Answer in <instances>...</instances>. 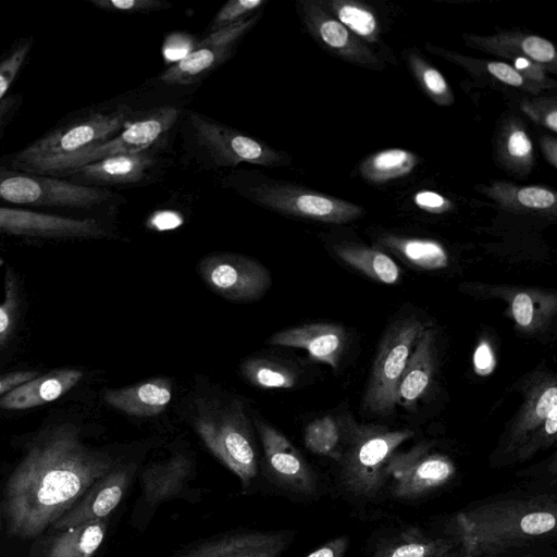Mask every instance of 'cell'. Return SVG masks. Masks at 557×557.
<instances>
[{
  "instance_id": "obj_1",
  "label": "cell",
  "mask_w": 557,
  "mask_h": 557,
  "mask_svg": "<svg viewBox=\"0 0 557 557\" xmlns=\"http://www.w3.org/2000/svg\"><path fill=\"white\" fill-rule=\"evenodd\" d=\"M115 466L109 455L87 448L73 425L46 430L9 478L8 531L25 539L39 535Z\"/></svg>"
},
{
  "instance_id": "obj_2",
  "label": "cell",
  "mask_w": 557,
  "mask_h": 557,
  "mask_svg": "<svg viewBox=\"0 0 557 557\" xmlns=\"http://www.w3.org/2000/svg\"><path fill=\"white\" fill-rule=\"evenodd\" d=\"M556 504L549 498L505 499L458 512V557H496L554 531Z\"/></svg>"
},
{
  "instance_id": "obj_3",
  "label": "cell",
  "mask_w": 557,
  "mask_h": 557,
  "mask_svg": "<svg viewBox=\"0 0 557 557\" xmlns=\"http://www.w3.org/2000/svg\"><path fill=\"white\" fill-rule=\"evenodd\" d=\"M343 440L337 461L344 486L357 496H373L385 484L388 466L397 448L413 435L410 430L358 424L341 418Z\"/></svg>"
},
{
  "instance_id": "obj_4",
  "label": "cell",
  "mask_w": 557,
  "mask_h": 557,
  "mask_svg": "<svg viewBox=\"0 0 557 557\" xmlns=\"http://www.w3.org/2000/svg\"><path fill=\"white\" fill-rule=\"evenodd\" d=\"M194 426L208 449L248 488L259 471L258 449L244 406L238 400L199 399Z\"/></svg>"
},
{
  "instance_id": "obj_5",
  "label": "cell",
  "mask_w": 557,
  "mask_h": 557,
  "mask_svg": "<svg viewBox=\"0 0 557 557\" xmlns=\"http://www.w3.org/2000/svg\"><path fill=\"white\" fill-rule=\"evenodd\" d=\"M225 184L250 202L286 216L344 223L360 213L351 203L260 173H232Z\"/></svg>"
},
{
  "instance_id": "obj_6",
  "label": "cell",
  "mask_w": 557,
  "mask_h": 557,
  "mask_svg": "<svg viewBox=\"0 0 557 557\" xmlns=\"http://www.w3.org/2000/svg\"><path fill=\"white\" fill-rule=\"evenodd\" d=\"M519 389L522 401L505 432L503 449L507 456L524 460L556 442V374L537 368L523 377Z\"/></svg>"
},
{
  "instance_id": "obj_7",
  "label": "cell",
  "mask_w": 557,
  "mask_h": 557,
  "mask_svg": "<svg viewBox=\"0 0 557 557\" xmlns=\"http://www.w3.org/2000/svg\"><path fill=\"white\" fill-rule=\"evenodd\" d=\"M180 110L165 106L131 120L113 137L87 146L76 152L28 161L12 169L54 177H66L76 169L101 159L146 151L176 123Z\"/></svg>"
},
{
  "instance_id": "obj_8",
  "label": "cell",
  "mask_w": 557,
  "mask_h": 557,
  "mask_svg": "<svg viewBox=\"0 0 557 557\" xmlns=\"http://www.w3.org/2000/svg\"><path fill=\"white\" fill-rule=\"evenodd\" d=\"M425 325L420 319L411 315L396 320L386 330L362 398V410L367 414L386 417L394 412L399 381Z\"/></svg>"
},
{
  "instance_id": "obj_9",
  "label": "cell",
  "mask_w": 557,
  "mask_h": 557,
  "mask_svg": "<svg viewBox=\"0 0 557 557\" xmlns=\"http://www.w3.org/2000/svg\"><path fill=\"white\" fill-rule=\"evenodd\" d=\"M112 198L103 188L0 165V201L14 205L88 209Z\"/></svg>"
},
{
  "instance_id": "obj_10",
  "label": "cell",
  "mask_w": 557,
  "mask_h": 557,
  "mask_svg": "<svg viewBox=\"0 0 557 557\" xmlns=\"http://www.w3.org/2000/svg\"><path fill=\"white\" fill-rule=\"evenodd\" d=\"M188 119L196 143L215 166L231 168L247 163L277 168L287 164L285 152L237 129L197 112H190Z\"/></svg>"
},
{
  "instance_id": "obj_11",
  "label": "cell",
  "mask_w": 557,
  "mask_h": 557,
  "mask_svg": "<svg viewBox=\"0 0 557 557\" xmlns=\"http://www.w3.org/2000/svg\"><path fill=\"white\" fill-rule=\"evenodd\" d=\"M131 121V111L96 112L66 123L17 151L11 166L24 162L76 152L87 146L107 140L121 132Z\"/></svg>"
},
{
  "instance_id": "obj_12",
  "label": "cell",
  "mask_w": 557,
  "mask_h": 557,
  "mask_svg": "<svg viewBox=\"0 0 557 557\" xmlns=\"http://www.w3.org/2000/svg\"><path fill=\"white\" fill-rule=\"evenodd\" d=\"M206 284L220 296L238 302L259 299L271 285L269 270L259 261L234 252H214L199 262Z\"/></svg>"
},
{
  "instance_id": "obj_13",
  "label": "cell",
  "mask_w": 557,
  "mask_h": 557,
  "mask_svg": "<svg viewBox=\"0 0 557 557\" xmlns=\"http://www.w3.org/2000/svg\"><path fill=\"white\" fill-rule=\"evenodd\" d=\"M260 16L261 12H258L245 21L210 33L169 66L159 79L170 86L190 85L201 81L231 58Z\"/></svg>"
},
{
  "instance_id": "obj_14",
  "label": "cell",
  "mask_w": 557,
  "mask_h": 557,
  "mask_svg": "<svg viewBox=\"0 0 557 557\" xmlns=\"http://www.w3.org/2000/svg\"><path fill=\"white\" fill-rule=\"evenodd\" d=\"M456 472L454 461L446 455L420 444L406 453H396L388 466L393 479L392 492L398 498L421 497L445 485Z\"/></svg>"
},
{
  "instance_id": "obj_15",
  "label": "cell",
  "mask_w": 557,
  "mask_h": 557,
  "mask_svg": "<svg viewBox=\"0 0 557 557\" xmlns=\"http://www.w3.org/2000/svg\"><path fill=\"white\" fill-rule=\"evenodd\" d=\"M0 233L29 238H99L108 235L96 219L1 207Z\"/></svg>"
},
{
  "instance_id": "obj_16",
  "label": "cell",
  "mask_w": 557,
  "mask_h": 557,
  "mask_svg": "<svg viewBox=\"0 0 557 557\" xmlns=\"http://www.w3.org/2000/svg\"><path fill=\"white\" fill-rule=\"evenodd\" d=\"M268 469L283 488L310 496L317 491V476L298 449L280 431L256 420Z\"/></svg>"
},
{
  "instance_id": "obj_17",
  "label": "cell",
  "mask_w": 557,
  "mask_h": 557,
  "mask_svg": "<svg viewBox=\"0 0 557 557\" xmlns=\"http://www.w3.org/2000/svg\"><path fill=\"white\" fill-rule=\"evenodd\" d=\"M135 471L134 463L115 466L54 522V528L64 531L82 523L104 519L123 499Z\"/></svg>"
},
{
  "instance_id": "obj_18",
  "label": "cell",
  "mask_w": 557,
  "mask_h": 557,
  "mask_svg": "<svg viewBox=\"0 0 557 557\" xmlns=\"http://www.w3.org/2000/svg\"><path fill=\"white\" fill-rule=\"evenodd\" d=\"M488 292L507 304L509 317L523 334L536 335L546 331L556 317L555 292L512 286H496Z\"/></svg>"
},
{
  "instance_id": "obj_19",
  "label": "cell",
  "mask_w": 557,
  "mask_h": 557,
  "mask_svg": "<svg viewBox=\"0 0 557 557\" xmlns=\"http://www.w3.org/2000/svg\"><path fill=\"white\" fill-rule=\"evenodd\" d=\"M347 341L345 329L335 323H309L273 334L270 344L305 349L314 361L338 368Z\"/></svg>"
},
{
  "instance_id": "obj_20",
  "label": "cell",
  "mask_w": 557,
  "mask_h": 557,
  "mask_svg": "<svg viewBox=\"0 0 557 557\" xmlns=\"http://www.w3.org/2000/svg\"><path fill=\"white\" fill-rule=\"evenodd\" d=\"M292 541L283 532H249L208 541L177 557H280Z\"/></svg>"
},
{
  "instance_id": "obj_21",
  "label": "cell",
  "mask_w": 557,
  "mask_h": 557,
  "mask_svg": "<svg viewBox=\"0 0 557 557\" xmlns=\"http://www.w3.org/2000/svg\"><path fill=\"white\" fill-rule=\"evenodd\" d=\"M436 331L426 326L421 332L407 361L396 394L397 406L416 409L428 393L436 369Z\"/></svg>"
},
{
  "instance_id": "obj_22",
  "label": "cell",
  "mask_w": 557,
  "mask_h": 557,
  "mask_svg": "<svg viewBox=\"0 0 557 557\" xmlns=\"http://www.w3.org/2000/svg\"><path fill=\"white\" fill-rule=\"evenodd\" d=\"M156 158L146 151L117 154L83 165L66 177L70 181L88 185L133 184L143 181L156 165Z\"/></svg>"
},
{
  "instance_id": "obj_23",
  "label": "cell",
  "mask_w": 557,
  "mask_h": 557,
  "mask_svg": "<svg viewBox=\"0 0 557 557\" xmlns=\"http://www.w3.org/2000/svg\"><path fill=\"white\" fill-rule=\"evenodd\" d=\"M83 373L76 369H57L36 376L0 398V409L25 410L53 401L73 388Z\"/></svg>"
},
{
  "instance_id": "obj_24",
  "label": "cell",
  "mask_w": 557,
  "mask_h": 557,
  "mask_svg": "<svg viewBox=\"0 0 557 557\" xmlns=\"http://www.w3.org/2000/svg\"><path fill=\"white\" fill-rule=\"evenodd\" d=\"M172 382L168 377H151L144 382L104 393V400L113 408L135 417L161 413L172 399Z\"/></svg>"
},
{
  "instance_id": "obj_25",
  "label": "cell",
  "mask_w": 557,
  "mask_h": 557,
  "mask_svg": "<svg viewBox=\"0 0 557 557\" xmlns=\"http://www.w3.org/2000/svg\"><path fill=\"white\" fill-rule=\"evenodd\" d=\"M191 462L183 454L173 455L161 462L146 468L143 473V499L145 505L159 503L178 495L185 488L189 478Z\"/></svg>"
},
{
  "instance_id": "obj_26",
  "label": "cell",
  "mask_w": 557,
  "mask_h": 557,
  "mask_svg": "<svg viewBox=\"0 0 557 557\" xmlns=\"http://www.w3.org/2000/svg\"><path fill=\"white\" fill-rule=\"evenodd\" d=\"M107 532L104 519L64 530L50 545L47 557H92Z\"/></svg>"
},
{
  "instance_id": "obj_27",
  "label": "cell",
  "mask_w": 557,
  "mask_h": 557,
  "mask_svg": "<svg viewBox=\"0 0 557 557\" xmlns=\"http://www.w3.org/2000/svg\"><path fill=\"white\" fill-rule=\"evenodd\" d=\"M453 548L446 540L429 537L410 529L384 542L373 557H453Z\"/></svg>"
},
{
  "instance_id": "obj_28",
  "label": "cell",
  "mask_w": 557,
  "mask_h": 557,
  "mask_svg": "<svg viewBox=\"0 0 557 557\" xmlns=\"http://www.w3.org/2000/svg\"><path fill=\"white\" fill-rule=\"evenodd\" d=\"M335 251L344 262L374 281L392 285L400 277L396 262L377 249L344 245L336 247Z\"/></svg>"
},
{
  "instance_id": "obj_29",
  "label": "cell",
  "mask_w": 557,
  "mask_h": 557,
  "mask_svg": "<svg viewBox=\"0 0 557 557\" xmlns=\"http://www.w3.org/2000/svg\"><path fill=\"white\" fill-rule=\"evenodd\" d=\"M386 244L409 263L420 269L440 270L448 264V255L437 242L391 237Z\"/></svg>"
},
{
  "instance_id": "obj_30",
  "label": "cell",
  "mask_w": 557,
  "mask_h": 557,
  "mask_svg": "<svg viewBox=\"0 0 557 557\" xmlns=\"http://www.w3.org/2000/svg\"><path fill=\"white\" fill-rule=\"evenodd\" d=\"M242 372L252 385L264 389L292 388L298 380L292 368L264 358L248 359Z\"/></svg>"
},
{
  "instance_id": "obj_31",
  "label": "cell",
  "mask_w": 557,
  "mask_h": 557,
  "mask_svg": "<svg viewBox=\"0 0 557 557\" xmlns=\"http://www.w3.org/2000/svg\"><path fill=\"white\" fill-rule=\"evenodd\" d=\"M343 440L341 419L324 416L310 422L305 430V445L313 454L338 459Z\"/></svg>"
},
{
  "instance_id": "obj_32",
  "label": "cell",
  "mask_w": 557,
  "mask_h": 557,
  "mask_svg": "<svg viewBox=\"0 0 557 557\" xmlns=\"http://www.w3.org/2000/svg\"><path fill=\"white\" fill-rule=\"evenodd\" d=\"M416 157L403 149H388L369 158L362 165L363 175L374 182L387 181L409 173Z\"/></svg>"
},
{
  "instance_id": "obj_33",
  "label": "cell",
  "mask_w": 557,
  "mask_h": 557,
  "mask_svg": "<svg viewBox=\"0 0 557 557\" xmlns=\"http://www.w3.org/2000/svg\"><path fill=\"white\" fill-rule=\"evenodd\" d=\"M32 48V41L25 39L17 45L0 61V127L9 117L13 107V99L5 94L25 64Z\"/></svg>"
},
{
  "instance_id": "obj_34",
  "label": "cell",
  "mask_w": 557,
  "mask_h": 557,
  "mask_svg": "<svg viewBox=\"0 0 557 557\" xmlns=\"http://www.w3.org/2000/svg\"><path fill=\"white\" fill-rule=\"evenodd\" d=\"M267 3V0H230L215 13L207 29L212 33L245 21L261 12Z\"/></svg>"
},
{
  "instance_id": "obj_35",
  "label": "cell",
  "mask_w": 557,
  "mask_h": 557,
  "mask_svg": "<svg viewBox=\"0 0 557 557\" xmlns=\"http://www.w3.org/2000/svg\"><path fill=\"white\" fill-rule=\"evenodd\" d=\"M338 21L360 36L369 37L376 30L374 15L366 9L349 3H332Z\"/></svg>"
},
{
  "instance_id": "obj_36",
  "label": "cell",
  "mask_w": 557,
  "mask_h": 557,
  "mask_svg": "<svg viewBox=\"0 0 557 557\" xmlns=\"http://www.w3.org/2000/svg\"><path fill=\"white\" fill-rule=\"evenodd\" d=\"M17 307V289L15 277L11 270L4 275V300L0 305V346L9 337Z\"/></svg>"
},
{
  "instance_id": "obj_37",
  "label": "cell",
  "mask_w": 557,
  "mask_h": 557,
  "mask_svg": "<svg viewBox=\"0 0 557 557\" xmlns=\"http://www.w3.org/2000/svg\"><path fill=\"white\" fill-rule=\"evenodd\" d=\"M90 2L99 9L123 13H149L171 7L164 0H91Z\"/></svg>"
},
{
  "instance_id": "obj_38",
  "label": "cell",
  "mask_w": 557,
  "mask_h": 557,
  "mask_svg": "<svg viewBox=\"0 0 557 557\" xmlns=\"http://www.w3.org/2000/svg\"><path fill=\"white\" fill-rule=\"evenodd\" d=\"M518 201L528 208L547 209L556 203V196L553 191L542 187H524L517 193Z\"/></svg>"
},
{
  "instance_id": "obj_39",
  "label": "cell",
  "mask_w": 557,
  "mask_h": 557,
  "mask_svg": "<svg viewBox=\"0 0 557 557\" xmlns=\"http://www.w3.org/2000/svg\"><path fill=\"white\" fill-rule=\"evenodd\" d=\"M524 54L537 62H552L555 60L556 51L553 44L539 36H528L521 42Z\"/></svg>"
},
{
  "instance_id": "obj_40",
  "label": "cell",
  "mask_w": 557,
  "mask_h": 557,
  "mask_svg": "<svg viewBox=\"0 0 557 557\" xmlns=\"http://www.w3.org/2000/svg\"><path fill=\"white\" fill-rule=\"evenodd\" d=\"M496 366V358L491 344L482 339L473 354V367L476 374L486 376L493 372Z\"/></svg>"
},
{
  "instance_id": "obj_41",
  "label": "cell",
  "mask_w": 557,
  "mask_h": 557,
  "mask_svg": "<svg viewBox=\"0 0 557 557\" xmlns=\"http://www.w3.org/2000/svg\"><path fill=\"white\" fill-rule=\"evenodd\" d=\"M487 71L497 79L511 86L519 87L523 84V77L512 66L504 62H490Z\"/></svg>"
},
{
  "instance_id": "obj_42",
  "label": "cell",
  "mask_w": 557,
  "mask_h": 557,
  "mask_svg": "<svg viewBox=\"0 0 557 557\" xmlns=\"http://www.w3.org/2000/svg\"><path fill=\"white\" fill-rule=\"evenodd\" d=\"M414 202L420 208L431 212H443L449 207V202L446 198L430 190H423L416 194Z\"/></svg>"
},
{
  "instance_id": "obj_43",
  "label": "cell",
  "mask_w": 557,
  "mask_h": 557,
  "mask_svg": "<svg viewBox=\"0 0 557 557\" xmlns=\"http://www.w3.org/2000/svg\"><path fill=\"white\" fill-rule=\"evenodd\" d=\"M349 539L339 536L320 546L305 557H346Z\"/></svg>"
},
{
  "instance_id": "obj_44",
  "label": "cell",
  "mask_w": 557,
  "mask_h": 557,
  "mask_svg": "<svg viewBox=\"0 0 557 557\" xmlns=\"http://www.w3.org/2000/svg\"><path fill=\"white\" fill-rule=\"evenodd\" d=\"M507 148L512 157L522 159L532 152V143L522 129H517L510 134Z\"/></svg>"
},
{
  "instance_id": "obj_45",
  "label": "cell",
  "mask_w": 557,
  "mask_h": 557,
  "mask_svg": "<svg viewBox=\"0 0 557 557\" xmlns=\"http://www.w3.org/2000/svg\"><path fill=\"white\" fill-rule=\"evenodd\" d=\"M38 371H15L0 375V396L17 387L18 385L38 376Z\"/></svg>"
},
{
  "instance_id": "obj_46",
  "label": "cell",
  "mask_w": 557,
  "mask_h": 557,
  "mask_svg": "<svg viewBox=\"0 0 557 557\" xmlns=\"http://www.w3.org/2000/svg\"><path fill=\"white\" fill-rule=\"evenodd\" d=\"M422 79L425 87L433 95L443 96L448 90L444 76L435 69H425L422 73Z\"/></svg>"
},
{
  "instance_id": "obj_47",
  "label": "cell",
  "mask_w": 557,
  "mask_h": 557,
  "mask_svg": "<svg viewBox=\"0 0 557 557\" xmlns=\"http://www.w3.org/2000/svg\"><path fill=\"white\" fill-rule=\"evenodd\" d=\"M545 124L548 128H550L553 132H557V112L556 110H553L549 112L545 117Z\"/></svg>"
}]
</instances>
